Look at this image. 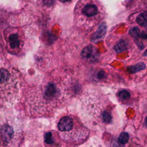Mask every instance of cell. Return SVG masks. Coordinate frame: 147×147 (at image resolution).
I'll return each instance as SVG.
<instances>
[{
	"label": "cell",
	"instance_id": "1",
	"mask_svg": "<svg viewBox=\"0 0 147 147\" xmlns=\"http://www.w3.org/2000/svg\"><path fill=\"white\" fill-rule=\"evenodd\" d=\"M64 85L59 80H46L30 92L28 103L36 114H46L57 109L66 95Z\"/></svg>",
	"mask_w": 147,
	"mask_h": 147
},
{
	"label": "cell",
	"instance_id": "2",
	"mask_svg": "<svg viewBox=\"0 0 147 147\" xmlns=\"http://www.w3.org/2000/svg\"><path fill=\"white\" fill-rule=\"evenodd\" d=\"M106 14V9L99 0H79L74 10V23L79 30L89 33L101 23Z\"/></svg>",
	"mask_w": 147,
	"mask_h": 147
},
{
	"label": "cell",
	"instance_id": "3",
	"mask_svg": "<svg viewBox=\"0 0 147 147\" xmlns=\"http://www.w3.org/2000/svg\"><path fill=\"white\" fill-rule=\"evenodd\" d=\"M1 104H10L17 98L21 86V79L14 69L2 67L1 69Z\"/></svg>",
	"mask_w": 147,
	"mask_h": 147
},
{
	"label": "cell",
	"instance_id": "4",
	"mask_svg": "<svg viewBox=\"0 0 147 147\" xmlns=\"http://www.w3.org/2000/svg\"><path fill=\"white\" fill-rule=\"evenodd\" d=\"M57 128L61 137L69 142L82 141L88 135V129L72 115L61 117L58 122Z\"/></svg>",
	"mask_w": 147,
	"mask_h": 147
},
{
	"label": "cell",
	"instance_id": "5",
	"mask_svg": "<svg viewBox=\"0 0 147 147\" xmlns=\"http://www.w3.org/2000/svg\"><path fill=\"white\" fill-rule=\"evenodd\" d=\"M5 47L7 51L15 55L21 54L24 50L26 38L23 30L17 26H10L3 32Z\"/></svg>",
	"mask_w": 147,
	"mask_h": 147
},
{
	"label": "cell",
	"instance_id": "6",
	"mask_svg": "<svg viewBox=\"0 0 147 147\" xmlns=\"http://www.w3.org/2000/svg\"><path fill=\"white\" fill-rule=\"evenodd\" d=\"M0 134L1 147H15L18 142V131L9 122H5L1 125Z\"/></svg>",
	"mask_w": 147,
	"mask_h": 147
},
{
	"label": "cell",
	"instance_id": "7",
	"mask_svg": "<svg viewBox=\"0 0 147 147\" xmlns=\"http://www.w3.org/2000/svg\"><path fill=\"white\" fill-rule=\"evenodd\" d=\"M57 0H37V7L43 13H49L54 9Z\"/></svg>",
	"mask_w": 147,
	"mask_h": 147
},
{
	"label": "cell",
	"instance_id": "8",
	"mask_svg": "<svg viewBox=\"0 0 147 147\" xmlns=\"http://www.w3.org/2000/svg\"><path fill=\"white\" fill-rule=\"evenodd\" d=\"M145 67H146L145 64L144 63L141 62L136 64V65L129 66L127 68V71L130 74H135L140 71L144 69Z\"/></svg>",
	"mask_w": 147,
	"mask_h": 147
},
{
	"label": "cell",
	"instance_id": "9",
	"mask_svg": "<svg viewBox=\"0 0 147 147\" xmlns=\"http://www.w3.org/2000/svg\"><path fill=\"white\" fill-rule=\"evenodd\" d=\"M136 22L141 26H147V11L139 14L136 17Z\"/></svg>",
	"mask_w": 147,
	"mask_h": 147
},
{
	"label": "cell",
	"instance_id": "10",
	"mask_svg": "<svg viewBox=\"0 0 147 147\" xmlns=\"http://www.w3.org/2000/svg\"><path fill=\"white\" fill-rule=\"evenodd\" d=\"M54 136L52 132H47L44 136V141L45 143L48 145L53 146L55 144Z\"/></svg>",
	"mask_w": 147,
	"mask_h": 147
},
{
	"label": "cell",
	"instance_id": "11",
	"mask_svg": "<svg viewBox=\"0 0 147 147\" xmlns=\"http://www.w3.org/2000/svg\"><path fill=\"white\" fill-rule=\"evenodd\" d=\"M118 96L121 100H126L130 98V94L126 90H122L118 92Z\"/></svg>",
	"mask_w": 147,
	"mask_h": 147
},
{
	"label": "cell",
	"instance_id": "12",
	"mask_svg": "<svg viewBox=\"0 0 147 147\" xmlns=\"http://www.w3.org/2000/svg\"><path fill=\"white\" fill-rule=\"evenodd\" d=\"M129 138V134L126 132H122L119 134L118 137V141L122 144H125L128 142Z\"/></svg>",
	"mask_w": 147,
	"mask_h": 147
},
{
	"label": "cell",
	"instance_id": "13",
	"mask_svg": "<svg viewBox=\"0 0 147 147\" xmlns=\"http://www.w3.org/2000/svg\"><path fill=\"white\" fill-rule=\"evenodd\" d=\"M76 0H57V3L60 5L64 7L71 5Z\"/></svg>",
	"mask_w": 147,
	"mask_h": 147
},
{
	"label": "cell",
	"instance_id": "14",
	"mask_svg": "<svg viewBox=\"0 0 147 147\" xmlns=\"http://www.w3.org/2000/svg\"><path fill=\"white\" fill-rule=\"evenodd\" d=\"M139 33H140V30L139 29L137 28V27L133 28L131 30H130V34L133 37H136L137 38L139 36Z\"/></svg>",
	"mask_w": 147,
	"mask_h": 147
},
{
	"label": "cell",
	"instance_id": "15",
	"mask_svg": "<svg viewBox=\"0 0 147 147\" xmlns=\"http://www.w3.org/2000/svg\"><path fill=\"white\" fill-rule=\"evenodd\" d=\"M144 125L147 127V116L146 117L145 120H144Z\"/></svg>",
	"mask_w": 147,
	"mask_h": 147
}]
</instances>
